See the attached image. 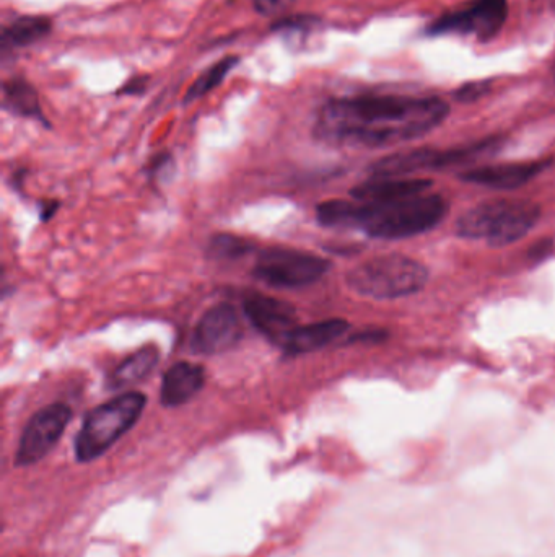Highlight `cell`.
I'll use <instances>...</instances> for the list:
<instances>
[{"label":"cell","mask_w":555,"mask_h":557,"mask_svg":"<svg viewBox=\"0 0 555 557\" xmlns=\"http://www.w3.org/2000/svg\"><path fill=\"white\" fill-rule=\"evenodd\" d=\"M450 113L442 98L360 95L323 106L316 124L321 141L355 149L406 144L437 129Z\"/></svg>","instance_id":"cell-1"},{"label":"cell","mask_w":555,"mask_h":557,"mask_svg":"<svg viewBox=\"0 0 555 557\" xmlns=\"http://www.w3.org/2000/svg\"><path fill=\"white\" fill-rule=\"evenodd\" d=\"M448 212L440 194H419L389 202L333 199L324 209L329 229L360 230L380 240H403L435 229Z\"/></svg>","instance_id":"cell-2"},{"label":"cell","mask_w":555,"mask_h":557,"mask_svg":"<svg viewBox=\"0 0 555 557\" xmlns=\"http://www.w3.org/2000/svg\"><path fill=\"white\" fill-rule=\"evenodd\" d=\"M541 219V207L526 199H492L471 207L455 224L458 237L503 248L526 237Z\"/></svg>","instance_id":"cell-3"},{"label":"cell","mask_w":555,"mask_h":557,"mask_svg":"<svg viewBox=\"0 0 555 557\" xmlns=\"http://www.w3.org/2000/svg\"><path fill=\"white\" fill-rule=\"evenodd\" d=\"M429 269L411 256L391 253L367 259L347 272L346 282L355 294L375 300L409 297L424 289Z\"/></svg>","instance_id":"cell-4"},{"label":"cell","mask_w":555,"mask_h":557,"mask_svg":"<svg viewBox=\"0 0 555 557\" xmlns=\"http://www.w3.org/2000/svg\"><path fill=\"white\" fill-rule=\"evenodd\" d=\"M145 404L147 396L144 393L129 391L92 409L75 437L77 461L88 463L108 452L114 443L136 426L144 413Z\"/></svg>","instance_id":"cell-5"},{"label":"cell","mask_w":555,"mask_h":557,"mask_svg":"<svg viewBox=\"0 0 555 557\" xmlns=\"http://www.w3.org/2000/svg\"><path fill=\"white\" fill-rule=\"evenodd\" d=\"M331 269L328 259L292 248H266L254 263L253 276L269 287L298 289L311 286Z\"/></svg>","instance_id":"cell-6"},{"label":"cell","mask_w":555,"mask_h":557,"mask_svg":"<svg viewBox=\"0 0 555 557\" xmlns=\"http://www.w3.org/2000/svg\"><path fill=\"white\" fill-rule=\"evenodd\" d=\"M508 18V0H472L468 7L438 17L430 23L427 33L432 36H476L490 41L502 31Z\"/></svg>","instance_id":"cell-7"},{"label":"cell","mask_w":555,"mask_h":557,"mask_svg":"<svg viewBox=\"0 0 555 557\" xmlns=\"http://www.w3.org/2000/svg\"><path fill=\"white\" fill-rule=\"evenodd\" d=\"M70 421L72 409L66 403L48 404L35 413L20 437L15 455L17 466H31L43 460L61 440Z\"/></svg>","instance_id":"cell-8"},{"label":"cell","mask_w":555,"mask_h":557,"mask_svg":"<svg viewBox=\"0 0 555 557\" xmlns=\"http://www.w3.org/2000/svg\"><path fill=\"white\" fill-rule=\"evenodd\" d=\"M243 339V326L235 307L219 303L209 308L194 329L191 351L199 356H219L232 351Z\"/></svg>","instance_id":"cell-9"},{"label":"cell","mask_w":555,"mask_h":557,"mask_svg":"<svg viewBox=\"0 0 555 557\" xmlns=\"http://www.w3.org/2000/svg\"><path fill=\"white\" fill-rule=\"evenodd\" d=\"M251 325L263 334L269 343L282 347L293 329L297 328V312L284 300L251 294L243 302Z\"/></svg>","instance_id":"cell-10"},{"label":"cell","mask_w":555,"mask_h":557,"mask_svg":"<svg viewBox=\"0 0 555 557\" xmlns=\"http://www.w3.org/2000/svg\"><path fill=\"white\" fill-rule=\"evenodd\" d=\"M549 162H513L502 165L471 168L459 176L471 185L486 186L490 189H516L534 180L539 173L546 170Z\"/></svg>","instance_id":"cell-11"},{"label":"cell","mask_w":555,"mask_h":557,"mask_svg":"<svg viewBox=\"0 0 555 557\" xmlns=\"http://www.w3.org/2000/svg\"><path fill=\"white\" fill-rule=\"evenodd\" d=\"M206 385V370L194 362H176L165 372L160 388V401L165 408H178L189 403Z\"/></svg>","instance_id":"cell-12"},{"label":"cell","mask_w":555,"mask_h":557,"mask_svg":"<svg viewBox=\"0 0 555 557\" xmlns=\"http://www.w3.org/2000/svg\"><path fill=\"white\" fill-rule=\"evenodd\" d=\"M350 325L342 318L318 321L310 325L297 326L285 341V356L297 357L320 351L349 331Z\"/></svg>","instance_id":"cell-13"},{"label":"cell","mask_w":555,"mask_h":557,"mask_svg":"<svg viewBox=\"0 0 555 557\" xmlns=\"http://www.w3.org/2000/svg\"><path fill=\"white\" fill-rule=\"evenodd\" d=\"M442 150L437 149H412L388 157L376 160L370 165L368 172L372 178H407L412 173L424 172V170H438L440 167Z\"/></svg>","instance_id":"cell-14"},{"label":"cell","mask_w":555,"mask_h":557,"mask_svg":"<svg viewBox=\"0 0 555 557\" xmlns=\"http://www.w3.org/2000/svg\"><path fill=\"white\" fill-rule=\"evenodd\" d=\"M432 181L424 178H381L355 186L350 194L359 202H389L419 196L429 191Z\"/></svg>","instance_id":"cell-15"},{"label":"cell","mask_w":555,"mask_h":557,"mask_svg":"<svg viewBox=\"0 0 555 557\" xmlns=\"http://www.w3.org/2000/svg\"><path fill=\"white\" fill-rule=\"evenodd\" d=\"M2 106L5 111L22 118L35 119L48 126L41 108L40 97L35 87L28 84L27 80L14 77L5 80L2 85Z\"/></svg>","instance_id":"cell-16"},{"label":"cell","mask_w":555,"mask_h":557,"mask_svg":"<svg viewBox=\"0 0 555 557\" xmlns=\"http://www.w3.org/2000/svg\"><path fill=\"white\" fill-rule=\"evenodd\" d=\"M158 362H160V351L157 346L149 344V346L140 347L139 351L124 359L113 370L108 378V386L111 390H119L124 386L137 385L149 377Z\"/></svg>","instance_id":"cell-17"},{"label":"cell","mask_w":555,"mask_h":557,"mask_svg":"<svg viewBox=\"0 0 555 557\" xmlns=\"http://www.w3.org/2000/svg\"><path fill=\"white\" fill-rule=\"evenodd\" d=\"M51 28H53V23L48 17L28 15V17L17 18L15 22L10 23L2 30V36H0L2 54L43 40L44 36L51 33Z\"/></svg>","instance_id":"cell-18"},{"label":"cell","mask_w":555,"mask_h":557,"mask_svg":"<svg viewBox=\"0 0 555 557\" xmlns=\"http://www.w3.org/2000/svg\"><path fill=\"white\" fill-rule=\"evenodd\" d=\"M236 64H238V58H236V56H228V58H223L220 59L219 62H215L214 66L207 69V71L189 87L188 93H186V97H184V103H191V101L199 100V98L204 97L207 93L212 92L214 88L219 87Z\"/></svg>","instance_id":"cell-19"},{"label":"cell","mask_w":555,"mask_h":557,"mask_svg":"<svg viewBox=\"0 0 555 557\" xmlns=\"http://www.w3.org/2000/svg\"><path fill=\"white\" fill-rule=\"evenodd\" d=\"M254 245L246 238L236 237L232 233H217L210 238L207 256L215 261H233L253 251Z\"/></svg>","instance_id":"cell-20"},{"label":"cell","mask_w":555,"mask_h":557,"mask_svg":"<svg viewBox=\"0 0 555 557\" xmlns=\"http://www.w3.org/2000/svg\"><path fill=\"white\" fill-rule=\"evenodd\" d=\"M489 90V80H479V82H471V84H466L458 88L455 93V98L461 101V103H472V101L481 100Z\"/></svg>","instance_id":"cell-21"},{"label":"cell","mask_w":555,"mask_h":557,"mask_svg":"<svg viewBox=\"0 0 555 557\" xmlns=\"http://www.w3.org/2000/svg\"><path fill=\"white\" fill-rule=\"evenodd\" d=\"M293 0H254V9L259 14L274 15L287 9Z\"/></svg>","instance_id":"cell-22"},{"label":"cell","mask_w":555,"mask_h":557,"mask_svg":"<svg viewBox=\"0 0 555 557\" xmlns=\"http://www.w3.org/2000/svg\"><path fill=\"white\" fill-rule=\"evenodd\" d=\"M170 167H175V160L171 158V155H158L157 160L152 163V175L155 176L157 180H162L163 176L173 173L170 172Z\"/></svg>","instance_id":"cell-23"},{"label":"cell","mask_w":555,"mask_h":557,"mask_svg":"<svg viewBox=\"0 0 555 557\" xmlns=\"http://www.w3.org/2000/svg\"><path fill=\"white\" fill-rule=\"evenodd\" d=\"M388 333L385 329H367V331H362V333L355 334L354 338H350V341H360V343H380L383 339H386Z\"/></svg>","instance_id":"cell-24"},{"label":"cell","mask_w":555,"mask_h":557,"mask_svg":"<svg viewBox=\"0 0 555 557\" xmlns=\"http://www.w3.org/2000/svg\"><path fill=\"white\" fill-rule=\"evenodd\" d=\"M147 82H149L147 77H137V79L129 80V82L119 90V95H137V93L145 92Z\"/></svg>","instance_id":"cell-25"},{"label":"cell","mask_w":555,"mask_h":557,"mask_svg":"<svg viewBox=\"0 0 555 557\" xmlns=\"http://www.w3.org/2000/svg\"><path fill=\"white\" fill-rule=\"evenodd\" d=\"M551 251V240H544V242L538 243V245L534 246L533 250H531V256H533L536 261H542V259L546 258V256L551 255Z\"/></svg>","instance_id":"cell-26"},{"label":"cell","mask_w":555,"mask_h":557,"mask_svg":"<svg viewBox=\"0 0 555 557\" xmlns=\"http://www.w3.org/2000/svg\"><path fill=\"white\" fill-rule=\"evenodd\" d=\"M57 207H59V202H43V209H41V217H43V220H48L49 217H53Z\"/></svg>","instance_id":"cell-27"},{"label":"cell","mask_w":555,"mask_h":557,"mask_svg":"<svg viewBox=\"0 0 555 557\" xmlns=\"http://www.w3.org/2000/svg\"><path fill=\"white\" fill-rule=\"evenodd\" d=\"M554 72H555V62H554Z\"/></svg>","instance_id":"cell-28"}]
</instances>
